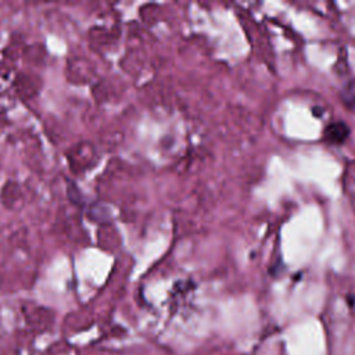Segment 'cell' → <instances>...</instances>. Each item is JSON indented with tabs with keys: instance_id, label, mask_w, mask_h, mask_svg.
Returning <instances> with one entry per match:
<instances>
[{
	"instance_id": "7a4b0ae2",
	"label": "cell",
	"mask_w": 355,
	"mask_h": 355,
	"mask_svg": "<svg viewBox=\"0 0 355 355\" xmlns=\"http://www.w3.org/2000/svg\"><path fill=\"white\" fill-rule=\"evenodd\" d=\"M341 101L351 110H355V79H351L341 92Z\"/></svg>"
},
{
	"instance_id": "6da1fadb",
	"label": "cell",
	"mask_w": 355,
	"mask_h": 355,
	"mask_svg": "<svg viewBox=\"0 0 355 355\" xmlns=\"http://www.w3.org/2000/svg\"><path fill=\"white\" fill-rule=\"evenodd\" d=\"M349 133V126L344 121H336L324 128L323 140L330 144H341L348 139Z\"/></svg>"
}]
</instances>
